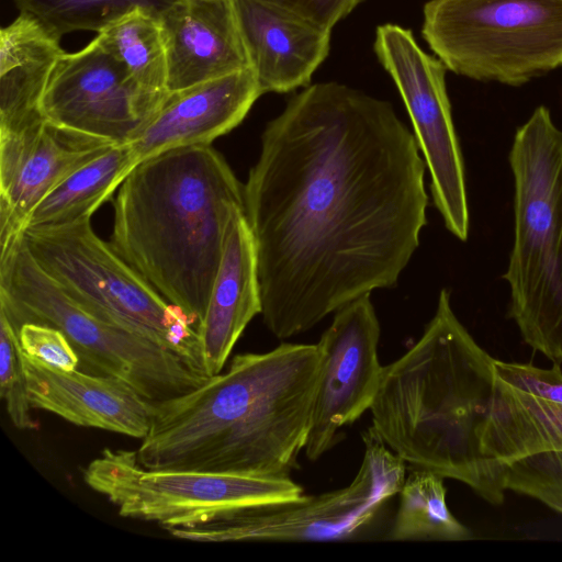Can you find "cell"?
<instances>
[{
    "instance_id": "obj_1",
    "label": "cell",
    "mask_w": 562,
    "mask_h": 562,
    "mask_svg": "<svg viewBox=\"0 0 562 562\" xmlns=\"http://www.w3.org/2000/svg\"><path fill=\"white\" fill-rule=\"evenodd\" d=\"M425 170L392 104L341 83L307 86L268 122L244 187L274 337L397 284L427 224Z\"/></svg>"
},
{
    "instance_id": "obj_2",
    "label": "cell",
    "mask_w": 562,
    "mask_h": 562,
    "mask_svg": "<svg viewBox=\"0 0 562 562\" xmlns=\"http://www.w3.org/2000/svg\"><path fill=\"white\" fill-rule=\"evenodd\" d=\"M321 362L317 344L236 355L226 372L154 403L138 462L154 470L290 476L307 442Z\"/></svg>"
},
{
    "instance_id": "obj_3",
    "label": "cell",
    "mask_w": 562,
    "mask_h": 562,
    "mask_svg": "<svg viewBox=\"0 0 562 562\" xmlns=\"http://www.w3.org/2000/svg\"><path fill=\"white\" fill-rule=\"evenodd\" d=\"M494 361L458 319L442 289L420 338L383 367L369 411L371 429L406 468L457 480L499 505L503 474L480 445L497 376Z\"/></svg>"
},
{
    "instance_id": "obj_4",
    "label": "cell",
    "mask_w": 562,
    "mask_h": 562,
    "mask_svg": "<svg viewBox=\"0 0 562 562\" xmlns=\"http://www.w3.org/2000/svg\"><path fill=\"white\" fill-rule=\"evenodd\" d=\"M245 187L211 145L138 162L113 202L110 246L168 303L202 321Z\"/></svg>"
},
{
    "instance_id": "obj_5",
    "label": "cell",
    "mask_w": 562,
    "mask_h": 562,
    "mask_svg": "<svg viewBox=\"0 0 562 562\" xmlns=\"http://www.w3.org/2000/svg\"><path fill=\"white\" fill-rule=\"evenodd\" d=\"M514 243L503 279L524 341L562 363V131L538 106L514 136Z\"/></svg>"
},
{
    "instance_id": "obj_6",
    "label": "cell",
    "mask_w": 562,
    "mask_h": 562,
    "mask_svg": "<svg viewBox=\"0 0 562 562\" xmlns=\"http://www.w3.org/2000/svg\"><path fill=\"white\" fill-rule=\"evenodd\" d=\"M0 312L16 335L26 323L59 329L79 357L78 370L119 378L151 403L187 394L210 379L175 351L82 307L35 261L23 232L0 241Z\"/></svg>"
},
{
    "instance_id": "obj_7",
    "label": "cell",
    "mask_w": 562,
    "mask_h": 562,
    "mask_svg": "<svg viewBox=\"0 0 562 562\" xmlns=\"http://www.w3.org/2000/svg\"><path fill=\"white\" fill-rule=\"evenodd\" d=\"M23 235L35 261L82 307L203 370L195 323L94 233L91 217Z\"/></svg>"
},
{
    "instance_id": "obj_8",
    "label": "cell",
    "mask_w": 562,
    "mask_h": 562,
    "mask_svg": "<svg viewBox=\"0 0 562 562\" xmlns=\"http://www.w3.org/2000/svg\"><path fill=\"white\" fill-rule=\"evenodd\" d=\"M422 35L446 68L518 87L562 66V0H429Z\"/></svg>"
},
{
    "instance_id": "obj_9",
    "label": "cell",
    "mask_w": 562,
    "mask_h": 562,
    "mask_svg": "<svg viewBox=\"0 0 562 562\" xmlns=\"http://www.w3.org/2000/svg\"><path fill=\"white\" fill-rule=\"evenodd\" d=\"M362 441V461L348 486L244 508L204 524L166 529L175 538L200 542L364 539L398 494L407 468L371 428Z\"/></svg>"
},
{
    "instance_id": "obj_10",
    "label": "cell",
    "mask_w": 562,
    "mask_h": 562,
    "mask_svg": "<svg viewBox=\"0 0 562 562\" xmlns=\"http://www.w3.org/2000/svg\"><path fill=\"white\" fill-rule=\"evenodd\" d=\"M119 515L165 528L209 522L237 510L303 495L290 476H255L143 467L136 450L105 448L82 472Z\"/></svg>"
},
{
    "instance_id": "obj_11",
    "label": "cell",
    "mask_w": 562,
    "mask_h": 562,
    "mask_svg": "<svg viewBox=\"0 0 562 562\" xmlns=\"http://www.w3.org/2000/svg\"><path fill=\"white\" fill-rule=\"evenodd\" d=\"M373 47L411 117L430 175L434 204L446 228L465 241L470 214L464 162L446 87L448 69L440 59L420 48L411 30L397 24L378 26Z\"/></svg>"
},
{
    "instance_id": "obj_12",
    "label": "cell",
    "mask_w": 562,
    "mask_h": 562,
    "mask_svg": "<svg viewBox=\"0 0 562 562\" xmlns=\"http://www.w3.org/2000/svg\"><path fill=\"white\" fill-rule=\"evenodd\" d=\"M380 334L369 293L336 311L317 342L322 362L304 449L310 461L329 451L340 429L370 409L383 369L378 357Z\"/></svg>"
},
{
    "instance_id": "obj_13",
    "label": "cell",
    "mask_w": 562,
    "mask_h": 562,
    "mask_svg": "<svg viewBox=\"0 0 562 562\" xmlns=\"http://www.w3.org/2000/svg\"><path fill=\"white\" fill-rule=\"evenodd\" d=\"M157 109L98 35L60 55L42 100L49 122L113 144L133 142Z\"/></svg>"
},
{
    "instance_id": "obj_14",
    "label": "cell",
    "mask_w": 562,
    "mask_h": 562,
    "mask_svg": "<svg viewBox=\"0 0 562 562\" xmlns=\"http://www.w3.org/2000/svg\"><path fill=\"white\" fill-rule=\"evenodd\" d=\"M113 145L46 119L0 132V240L22 233L47 193Z\"/></svg>"
},
{
    "instance_id": "obj_15",
    "label": "cell",
    "mask_w": 562,
    "mask_h": 562,
    "mask_svg": "<svg viewBox=\"0 0 562 562\" xmlns=\"http://www.w3.org/2000/svg\"><path fill=\"white\" fill-rule=\"evenodd\" d=\"M263 92L250 68L169 91L136 138L140 162L178 147L211 145L238 126Z\"/></svg>"
},
{
    "instance_id": "obj_16",
    "label": "cell",
    "mask_w": 562,
    "mask_h": 562,
    "mask_svg": "<svg viewBox=\"0 0 562 562\" xmlns=\"http://www.w3.org/2000/svg\"><path fill=\"white\" fill-rule=\"evenodd\" d=\"M19 356L33 408L48 411L77 426L138 439L148 434L154 403L127 382L78 369L53 368L31 358L20 346Z\"/></svg>"
},
{
    "instance_id": "obj_17",
    "label": "cell",
    "mask_w": 562,
    "mask_h": 562,
    "mask_svg": "<svg viewBox=\"0 0 562 562\" xmlns=\"http://www.w3.org/2000/svg\"><path fill=\"white\" fill-rule=\"evenodd\" d=\"M249 68L262 90L307 87L330 49V30L262 0H232Z\"/></svg>"
},
{
    "instance_id": "obj_18",
    "label": "cell",
    "mask_w": 562,
    "mask_h": 562,
    "mask_svg": "<svg viewBox=\"0 0 562 562\" xmlns=\"http://www.w3.org/2000/svg\"><path fill=\"white\" fill-rule=\"evenodd\" d=\"M160 22L169 91L249 68L232 0H176Z\"/></svg>"
},
{
    "instance_id": "obj_19",
    "label": "cell",
    "mask_w": 562,
    "mask_h": 562,
    "mask_svg": "<svg viewBox=\"0 0 562 562\" xmlns=\"http://www.w3.org/2000/svg\"><path fill=\"white\" fill-rule=\"evenodd\" d=\"M255 239L245 212H235L206 311L198 326L203 370L221 373L246 326L261 314Z\"/></svg>"
},
{
    "instance_id": "obj_20",
    "label": "cell",
    "mask_w": 562,
    "mask_h": 562,
    "mask_svg": "<svg viewBox=\"0 0 562 562\" xmlns=\"http://www.w3.org/2000/svg\"><path fill=\"white\" fill-rule=\"evenodd\" d=\"M65 50L60 38L37 19L19 15L0 31V132L45 116L42 100L52 71Z\"/></svg>"
},
{
    "instance_id": "obj_21",
    "label": "cell",
    "mask_w": 562,
    "mask_h": 562,
    "mask_svg": "<svg viewBox=\"0 0 562 562\" xmlns=\"http://www.w3.org/2000/svg\"><path fill=\"white\" fill-rule=\"evenodd\" d=\"M480 445L503 477V463L531 453L562 450V404L521 393L496 376Z\"/></svg>"
},
{
    "instance_id": "obj_22",
    "label": "cell",
    "mask_w": 562,
    "mask_h": 562,
    "mask_svg": "<svg viewBox=\"0 0 562 562\" xmlns=\"http://www.w3.org/2000/svg\"><path fill=\"white\" fill-rule=\"evenodd\" d=\"M136 165L130 144L113 145L47 193L27 216L24 229L60 226L91 217L111 200Z\"/></svg>"
},
{
    "instance_id": "obj_23",
    "label": "cell",
    "mask_w": 562,
    "mask_h": 562,
    "mask_svg": "<svg viewBox=\"0 0 562 562\" xmlns=\"http://www.w3.org/2000/svg\"><path fill=\"white\" fill-rule=\"evenodd\" d=\"M97 34L143 97L159 108L169 93L160 13L136 8Z\"/></svg>"
},
{
    "instance_id": "obj_24",
    "label": "cell",
    "mask_w": 562,
    "mask_h": 562,
    "mask_svg": "<svg viewBox=\"0 0 562 562\" xmlns=\"http://www.w3.org/2000/svg\"><path fill=\"white\" fill-rule=\"evenodd\" d=\"M398 492V507L387 540L460 541L471 531L450 512L443 476L423 469L409 470Z\"/></svg>"
},
{
    "instance_id": "obj_25",
    "label": "cell",
    "mask_w": 562,
    "mask_h": 562,
    "mask_svg": "<svg viewBox=\"0 0 562 562\" xmlns=\"http://www.w3.org/2000/svg\"><path fill=\"white\" fill-rule=\"evenodd\" d=\"M176 0H14L21 13L37 19L61 38L76 31L99 33L105 26L136 9L161 13Z\"/></svg>"
},
{
    "instance_id": "obj_26",
    "label": "cell",
    "mask_w": 562,
    "mask_h": 562,
    "mask_svg": "<svg viewBox=\"0 0 562 562\" xmlns=\"http://www.w3.org/2000/svg\"><path fill=\"white\" fill-rule=\"evenodd\" d=\"M504 488L562 514V450L531 453L503 463Z\"/></svg>"
},
{
    "instance_id": "obj_27",
    "label": "cell",
    "mask_w": 562,
    "mask_h": 562,
    "mask_svg": "<svg viewBox=\"0 0 562 562\" xmlns=\"http://www.w3.org/2000/svg\"><path fill=\"white\" fill-rule=\"evenodd\" d=\"M19 338L4 313L0 312V393L14 427L37 429L31 415L25 374L19 356Z\"/></svg>"
},
{
    "instance_id": "obj_28",
    "label": "cell",
    "mask_w": 562,
    "mask_h": 562,
    "mask_svg": "<svg viewBox=\"0 0 562 562\" xmlns=\"http://www.w3.org/2000/svg\"><path fill=\"white\" fill-rule=\"evenodd\" d=\"M18 338L21 349L31 358L64 371L78 369L79 357L59 329L26 323L19 328Z\"/></svg>"
},
{
    "instance_id": "obj_29",
    "label": "cell",
    "mask_w": 562,
    "mask_h": 562,
    "mask_svg": "<svg viewBox=\"0 0 562 562\" xmlns=\"http://www.w3.org/2000/svg\"><path fill=\"white\" fill-rule=\"evenodd\" d=\"M497 378L510 387L549 402L562 404V370L559 363L542 369L529 363L494 361Z\"/></svg>"
},
{
    "instance_id": "obj_30",
    "label": "cell",
    "mask_w": 562,
    "mask_h": 562,
    "mask_svg": "<svg viewBox=\"0 0 562 562\" xmlns=\"http://www.w3.org/2000/svg\"><path fill=\"white\" fill-rule=\"evenodd\" d=\"M330 30L363 0H262Z\"/></svg>"
}]
</instances>
